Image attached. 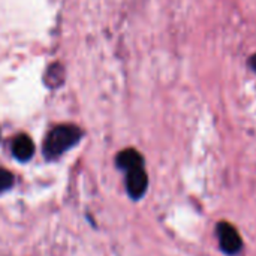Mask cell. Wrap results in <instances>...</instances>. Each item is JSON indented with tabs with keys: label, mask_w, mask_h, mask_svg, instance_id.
Returning a JSON list of instances; mask_svg holds the SVG:
<instances>
[{
	"label": "cell",
	"mask_w": 256,
	"mask_h": 256,
	"mask_svg": "<svg viewBox=\"0 0 256 256\" xmlns=\"http://www.w3.org/2000/svg\"><path fill=\"white\" fill-rule=\"evenodd\" d=\"M81 138V130L72 124H62L54 128L44 144V152L46 158H57L76 144Z\"/></svg>",
	"instance_id": "1"
},
{
	"label": "cell",
	"mask_w": 256,
	"mask_h": 256,
	"mask_svg": "<svg viewBox=\"0 0 256 256\" xmlns=\"http://www.w3.org/2000/svg\"><path fill=\"white\" fill-rule=\"evenodd\" d=\"M216 238L219 243V249L226 256H237L243 252L244 243L243 238L238 232V230L226 222V220H220L216 225Z\"/></svg>",
	"instance_id": "2"
},
{
	"label": "cell",
	"mask_w": 256,
	"mask_h": 256,
	"mask_svg": "<svg viewBox=\"0 0 256 256\" xmlns=\"http://www.w3.org/2000/svg\"><path fill=\"white\" fill-rule=\"evenodd\" d=\"M126 172V189L132 200H140L144 196L148 188V177L144 165H136L124 171Z\"/></svg>",
	"instance_id": "3"
},
{
	"label": "cell",
	"mask_w": 256,
	"mask_h": 256,
	"mask_svg": "<svg viewBox=\"0 0 256 256\" xmlns=\"http://www.w3.org/2000/svg\"><path fill=\"white\" fill-rule=\"evenodd\" d=\"M34 146L30 136L27 135H18L12 142V153L18 160H28L33 156Z\"/></svg>",
	"instance_id": "4"
},
{
	"label": "cell",
	"mask_w": 256,
	"mask_h": 256,
	"mask_svg": "<svg viewBox=\"0 0 256 256\" xmlns=\"http://www.w3.org/2000/svg\"><path fill=\"white\" fill-rule=\"evenodd\" d=\"M117 164L122 170H129L132 166L136 165H144V159L141 156L140 152H136L135 148H126L122 153H118L117 156Z\"/></svg>",
	"instance_id": "5"
},
{
	"label": "cell",
	"mask_w": 256,
	"mask_h": 256,
	"mask_svg": "<svg viewBox=\"0 0 256 256\" xmlns=\"http://www.w3.org/2000/svg\"><path fill=\"white\" fill-rule=\"evenodd\" d=\"M12 183H14V177H12V174H10L8 170L0 168V192H3V190L9 189V188L12 186Z\"/></svg>",
	"instance_id": "6"
},
{
	"label": "cell",
	"mask_w": 256,
	"mask_h": 256,
	"mask_svg": "<svg viewBox=\"0 0 256 256\" xmlns=\"http://www.w3.org/2000/svg\"><path fill=\"white\" fill-rule=\"evenodd\" d=\"M249 64H250V68L254 69L256 72V54H254L252 57H250V60H249Z\"/></svg>",
	"instance_id": "7"
}]
</instances>
